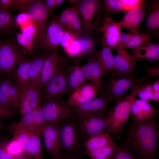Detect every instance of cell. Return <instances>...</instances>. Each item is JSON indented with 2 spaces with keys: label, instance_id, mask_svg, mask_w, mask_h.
<instances>
[{
  "label": "cell",
  "instance_id": "4fadbf2b",
  "mask_svg": "<svg viewBox=\"0 0 159 159\" xmlns=\"http://www.w3.org/2000/svg\"><path fill=\"white\" fill-rule=\"evenodd\" d=\"M21 91L12 77H4L0 85V105L11 110L19 108Z\"/></svg>",
  "mask_w": 159,
  "mask_h": 159
},
{
  "label": "cell",
  "instance_id": "9f6ffc18",
  "mask_svg": "<svg viewBox=\"0 0 159 159\" xmlns=\"http://www.w3.org/2000/svg\"><path fill=\"white\" fill-rule=\"evenodd\" d=\"M152 100L154 101L159 102V92H153V97Z\"/></svg>",
  "mask_w": 159,
  "mask_h": 159
},
{
  "label": "cell",
  "instance_id": "5b68a950",
  "mask_svg": "<svg viewBox=\"0 0 159 159\" xmlns=\"http://www.w3.org/2000/svg\"><path fill=\"white\" fill-rule=\"evenodd\" d=\"M110 74L107 81H102V90L100 92L107 97L110 103H117L124 97V96H127L128 90L135 85L144 82L143 77L136 79Z\"/></svg>",
  "mask_w": 159,
  "mask_h": 159
},
{
  "label": "cell",
  "instance_id": "f1b7e54d",
  "mask_svg": "<svg viewBox=\"0 0 159 159\" xmlns=\"http://www.w3.org/2000/svg\"><path fill=\"white\" fill-rule=\"evenodd\" d=\"M100 44L101 48L97 52V56L103 77L111 74L115 70L114 56L110 47L100 41Z\"/></svg>",
  "mask_w": 159,
  "mask_h": 159
},
{
  "label": "cell",
  "instance_id": "484cf974",
  "mask_svg": "<svg viewBox=\"0 0 159 159\" xmlns=\"http://www.w3.org/2000/svg\"><path fill=\"white\" fill-rule=\"evenodd\" d=\"M31 58L26 56L19 63L11 77L14 82L22 90L31 85L29 69Z\"/></svg>",
  "mask_w": 159,
  "mask_h": 159
},
{
  "label": "cell",
  "instance_id": "ba28073f",
  "mask_svg": "<svg viewBox=\"0 0 159 159\" xmlns=\"http://www.w3.org/2000/svg\"><path fill=\"white\" fill-rule=\"evenodd\" d=\"M40 105L48 124H59L70 118L72 113L67 102L61 98L45 100L41 102Z\"/></svg>",
  "mask_w": 159,
  "mask_h": 159
},
{
  "label": "cell",
  "instance_id": "e575fe53",
  "mask_svg": "<svg viewBox=\"0 0 159 159\" xmlns=\"http://www.w3.org/2000/svg\"><path fill=\"white\" fill-rule=\"evenodd\" d=\"M42 134H32L27 152L35 159H44L41 143Z\"/></svg>",
  "mask_w": 159,
  "mask_h": 159
},
{
  "label": "cell",
  "instance_id": "8fae6325",
  "mask_svg": "<svg viewBox=\"0 0 159 159\" xmlns=\"http://www.w3.org/2000/svg\"><path fill=\"white\" fill-rule=\"evenodd\" d=\"M67 68L65 64L42 88L41 102L47 100L61 98L68 93Z\"/></svg>",
  "mask_w": 159,
  "mask_h": 159
},
{
  "label": "cell",
  "instance_id": "f907efd6",
  "mask_svg": "<svg viewBox=\"0 0 159 159\" xmlns=\"http://www.w3.org/2000/svg\"><path fill=\"white\" fill-rule=\"evenodd\" d=\"M13 0H0V10L10 12L11 10Z\"/></svg>",
  "mask_w": 159,
  "mask_h": 159
},
{
  "label": "cell",
  "instance_id": "7bdbcfd3",
  "mask_svg": "<svg viewBox=\"0 0 159 159\" xmlns=\"http://www.w3.org/2000/svg\"><path fill=\"white\" fill-rule=\"evenodd\" d=\"M77 37L72 32L65 29L60 45L63 49L68 47Z\"/></svg>",
  "mask_w": 159,
  "mask_h": 159
},
{
  "label": "cell",
  "instance_id": "8d00e7d4",
  "mask_svg": "<svg viewBox=\"0 0 159 159\" xmlns=\"http://www.w3.org/2000/svg\"><path fill=\"white\" fill-rule=\"evenodd\" d=\"M117 146L114 143L97 150L84 152L91 159H109L113 154Z\"/></svg>",
  "mask_w": 159,
  "mask_h": 159
},
{
  "label": "cell",
  "instance_id": "e0dca14e",
  "mask_svg": "<svg viewBox=\"0 0 159 159\" xmlns=\"http://www.w3.org/2000/svg\"><path fill=\"white\" fill-rule=\"evenodd\" d=\"M58 124L47 123L42 131L45 148L52 159L62 153Z\"/></svg>",
  "mask_w": 159,
  "mask_h": 159
},
{
  "label": "cell",
  "instance_id": "681fc988",
  "mask_svg": "<svg viewBox=\"0 0 159 159\" xmlns=\"http://www.w3.org/2000/svg\"><path fill=\"white\" fill-rule=\"evenodd\" d=\"M16 112L14 110L8 109L0 105V118L9 119L14 117Z\"/></svg>",
  "mask_w": 159,
  "mask_h": 159
},
{
  "label": "cell",
  "instance_id": "ac0fdd59",
  "mask_svg": "<svg viewBox=\"0 0 159 159\" xmlns=\"http://www.w3.org/2000/svg\"><path fill=\"white\" fill-rule=\"evenodd\" d=\"M65 59L57 50L50 52L44 63L41 75L42 89L65 65Z\"/></svg>",
  "mask_w": 159,
  "mask_h": 159
},
{
  "label": "cell",
  "instance_id": "d4e9b609",
  "mask_svg": "<svg viewBox=\"0 0 159 159\" xmlns=\"http://www.w3.org/2000/svg\"><path fill=\"white\" fill-rule=\"evenodd\" d=\"M158 109L152 106L150 103L136 98L131 107V112L135 122H146L158 113Z\"/></svg>",
  "mask_w": 159,
  "mask_h": 159
},
{
  "label": "cell",
  "instance_id": "d6a6232c",
  "mask_svg": "<svg viewBox=\"0 0 159 159\" xmlns=\"http://www.w3.org/2000/svg\"><path fill=\"white\" fill-rule=\"evenodd\" d=\"M113 138L105 132L92 136L82 144L84 151L97 150L114 143Z\"/></svg>",
  "mask_w": 159,
  "mask_h": 159
},
{
  "label": "cell",
  "instance_id": "6da1fadb",
  "mask_svg": "<svg viewBox=\"0 0 159 159\" xmlns=\"http://www.w3.org/2000/svg\"><path fill=\"white\" fill-rule=\"evenodd\" d=\"M158 140V126L154 116L146 122H135L128 132L126 147L140 159H155Z\"/></svg>",
  "mask_w": 159,
  "mask_h": 159
},
{
  "label": "cell",
  "instance_id": "b9f144b4",
  "mask_svg": "<svg viewBox=\"0 0 159 159\" xmlns=\"http://www.w3.org/2000/svg\"><path fill=\"white\" fill-rule=\"evenodd\" d=\"M8 141L7 140L0 141V159H13L14 156L9 153L7 149Z\"/></svg>",
  "mask_w": 159,
  "mask_h": 159
},
{
  "label": "cell",
  "instance_id": "680465c9",
  "mask_svg": "<svg viewBox=\"0 0 159 159\" xmlns=\"http://www.w3.org/2000/svg\"><path fill=\"white\" fill-rule=\"evenodd\" d=\"M78 0H69L68 1L70 3L73 4L78 1Z\"/></svg>",
  "mask_w": 159,
  "mask_h": 159
},
{
  "label": "cell",
  "instance_id": "5bb4252c",
  "mask_svg": "<svg viewBox=\"0 0 159 159\" xmlns=\"http://www.w3.org/2000/svg\"><path fill=\"white\" fill-rule=\"evenodd\" d=\"M121 28L117 22L109 16H104L100 25L99 24L94 33H101L102 37L100 41L116 50L118 47V40L121 32Z\"/></svg>",
  "mask_w": 159,
  "mask_h": 159
},
{
  "label": "cell",
  "instance_id": "6f0895ef",
  "mask_svg": "<svg viewBox=\"0 0 159 159\" xmlns=\"http://www.w3.org/2000/svg\"><path fill=\"white\" fill-rule=\"evenodd\" d=\"M8 129V127L5 125L3 122L0 119V130H7Z\"/></svg>",
  "mask_w": 159,
  "mask_h": 159
},
{
  "label": "cell",
  "instance_id": "ee69618b",
  "mask_svg": "<svg viewBox=\"0 0 159 159\" xmlns=\"http://www.w3.org/2000/svg\"><path fill=\"white\" fill-rule=\"evenodd\" d=\"M145 75L143 77L145 81H149L153 77L159 75V67H153L146 66L145 67Z\"/></svg>",
  "mask_w": 159,
  "mask_h": 159
},
{
  "label": "cell",
  "instance_id": "91938a15",
  "mask_svg": "<svg viewBox=\"0 0 159 159\" xmlns=\"http://www.w3.org/2000/svg\"><path fill=\"white\" fill-rule=\"evenodd\" d=\"M4 76L3 75L1 74L0 75V84L1 82V80H2L3 78L4 77Z\"/></svg>",
  "mask_w": 159,
  "mask_h": 159
},
{
  "label": "cell",
  "instance_id": "f546056e",
  "mask_svg": "<svg viewBox=\"0 0 159 159\" xmlns=\"http://www.w3.org/2000/svg\"><path fill=\"white\" fill-rule=\"evenodd\" d=\"M131 54L136 61L145 59L155 61L159 59V44L158 42H151L133 49H130Z\"/></svg>",
  "mask_w": 159,
  "mask_h": 159
},
{
  "label": "cell",
  "instance_id": "d6986e66",
  "mask_svg": "<svg viewBox=\"0 0 159 159\" xmlns=\"http://www.w3.org/2000/svg\"><path fill=\"white\" fill-rule=\"evenodd\" d=\"M65 29L72 32L77 37L84 35V31L80 16L73 7L66 9L56 17Z\"/></svg>",
  "mask_w": 159,
  "mask_h": 159
},
{
  "label": "cell",
  "instance_id": "3957f363",
  "mask_svg": "<svg viewBox=\"0 0 159 159\" xmlns=\"http://www.w3.org/2000/svg\"><path fill=\"white\" fill-rule=\"evenodd\" d=\"M108 112L107 110L95 113H72L71 117L83 143L92 136L106 132Z\"/></svg>",
  "mask_w": 159,
  "mask_h": 159
},
{
  "label": "cell",
  "instance_id": "9a60e30c",
  "mask_svg": "<svg viewBox=\"0 0 159 159\" xmlns=\"http://www.w3.org/2000/svg\"><path fill=\"white\" fill-rule=\"evenodd\" d=\"M114 56L115 70L111 74L115 75L134 78L133 72L136 61L126 48L119 46Z\"/></svg>",
  "mask_w": 159,
  "mask_h": 159
},
{
  "label": "cell",
  "instance_id": "bcb514c9",
  "mask_svg": "<svg viewBox=\"0 0 159 159\" xmlns=\"http://www.w3.org/2000/svg\"><path fill=\"white\" fill-rule=\"evenodd\" d=\"M7 149L9 153L14 156L19 154L23 151L20 146L15 140L8 143Z\"/></svg>",
  "mask_w": 159,
  "mask_h": 159
},
{
  "label": "cell",
  "instance_id": "83f0119b",
  "mask_svg": "<svg viewBox=\"0 0 159 159\" xmlns=\"http://www.w3.org/2000/svg\"><path fill=\"white\" fill-rule=\"evenodd\" d=\"M49 53L39 54L31 58L29 69L31 85L40 92L42 90L41 78L42 69Z\"/></svg>",
  "mask_w": 159,
  "mask_h": 159
},
{
  "label": "cell",
  "instance_id": "60d3db41",
  "mask_svg": "<svg viewBox=\"0 0 159 159\" xmlns=\"http://www.w3.org/2000/svg\"><path fill=\"white\" fill-rule=\"evenodd\" d=\"M109 159H139L126 146H117L112 155Z\"/></svg>",
  "mask_w": 159,
  "mask_h": 159
},
{
  "label": "cell",
  "instance_id": "9c48e42d",
  "mask_svg": "<svg viewBox=\"0 0 159 159\" xmlns=\"http://www.w3.org/2000/svg\"><path fill=\"white\" fill-rule=\"evenodd\" d=\"M101 1L78 0L73 4L80 18L85 34L92 35L95 33L99 22L94 21L95 16L99 15Z\"/></svg>",
  "mask_w": 159,
  "mask_h": 159
},
{
  "label": "cell",
  "instance_id": "836d02e7",
  "mask_svg": "<svg viewBox=\"0 0 159 159\" xmlns=\"http://www.w3.org/2000/svg\"><path fill=\"white\" fill-rule=\"evenodd\" d=\"M155 80L150 82L142 81L137 83L130 89V91H136L140 100L149 103L152 100L153 90L152 84Z\"/></svg>",
  "mask_w": 159,
  "mask_h": 159
},
{
  "label": "cell",
  "instance_id": "30bf717a",
  "mask_svg": "<svg viewBox=\"0 0 159 159\" xmlns=\"http://www.w3.org/2000/svg\"><path fill=\"white\" fill-rule=\"evenodd\" d=\"M19 11L26 14L32 21L35 29L34 39L38 37L47 26L50 15L44 1L34 0L32 4L22 8Z\"/></svg>",
  "mask_w": 159,
  "mask_h": 159
},
{
  "label": "cell",
  "instance_id": "8992f818",
  "mask_svg": "<svg viewBox=\"0 0 159 159\" xmlns=\"http://www.w3.org/2000/svg\"><path fill=\"white\" fill-rule=\"evenodd\" d=\"M58 125L62 153L78 155L82 150L83 143L71 117Z\"/></svg>",
  "mask_w": 159,
  "mask_h": 159
},
{
  "label": "cell",
  "instance_id": "ab89813d",
  "mask_svg": "<svg viewBox=\"0 0 159 159\" xmlns=\"http://www.w3.org/2000/svg\"><path fill=\"white\" fill-rule=\"evenodd\" d=\"M16 38L19 46L21 45L28 52H32L34 43V34L22 32L17 34Z\"/></svg>",
  "mask_w": 159,
  "mask_h": 159
},
{
  "label": "cell",
  "instance_id": "44dd1931",
  "mask_svg": "<svg viewBox=\"0 0 159 159\" xmlns=\"http://www.w3.org/2000/svg\"><path fill=\"white\" fill-rule=\"evenodd\" d=\"M41 99V92L32 85L22 89L19 108L21 117L39 106Z\"/></svg>",
  "mask_w": 159,
  "mask_h": 159
},
{
  "label": "cell",
  "instance_id": "7a4b0ae2",
  "mask_svg": "<svg viewBox=\"0 0 159 159\" xmlns=\"http://www.w3.org/2000/svg\"><path fill=\"white\" fill-rule=\"evenodd\" d=\"M130 93L115 104L109 111L106 132L110 135L119 137L127 124L132 105L138 96L136 91L130 92Z\"/></svg>",
  "mask_w": 159,
  "mask_h": 159
},
{
  "label": "cell",
  "instance_id": "7c38bea8",
  "mask_svg": "<svg viewBox=\"0 0 159 159\" xmlns=\"http://www.w3.org/2000/svg\"><path fill=\"white\" fill-rule=\"evenodd\" d=\"M96 40L92 35L84 34L77 37L67 47L63 49L65 54L69 58L77 59L87 56L88 57L96 54Z\"/></svg>",
  "mask_w": 159,
  "mask_h": 159
},
{
  "label": "cell",
  "instance_id": "1f68e13d",
  "mask_svg": "<svg viewBox=\"0 0 159 159\" xmlns=\"http://www.w3.org/2000/svg\"><path fill=\"white\" fill-rule=\"evenodd\" d=\"M9 129L14 140L19 144L23 151L27 152L32 134L19 122L11 123Z\"/></svg>",
  "mask_w": 159,
  "mask_h": 159
},
{
  "label": "cell",
  "instance_id": "ffe728a7",
  "mask_svg": "<svg viewBox=\"0 0 159 159\" xmlns=\"http://www.w3.org/2000/svg\"><path fill=\"white\" fill-rule=\"evenodd\" d=\"M19 122L32 134L42 135L43 129L47 124L40 105L21 117Z\"/></svg>",
  "mask_w": 159,
  "mask_h": 159
},
{
  "label": "cell",
  "instance_id": "4316f807",
  "mask_svg": "<svg viewBox=\"0 0 159 159\" xmlns=\"http://www.w3.org/2000/svg\"><path fill=\"white\" fill-rule=\"evenodd\" d=\"M147 16L145 22L146 29L148 34L157 37L159 33V1H151L146 4Z\"/></svg>",
  "mask_w": 159,
  "mask_h": 159
},
{
  "label": "cell",
  "instance_id": "f5cc1de1",
  "mask_svg": "<svg viewBox=\"0 0 159 159\" xmlns=\"http://www.w3.org/2000/svg\"><path fill=\"white\" fill-rule=\"evenodd\" d=\"M53 159H79V158L77 155L62 153Z\"/></svg>",
  "mask_w": 159,
  "mask_h": 159
},
{
  "label": "cell",
  "instance_id": "7dc6e473",
  "mask_svg": "<svg viewBox=\"0 0 159 159\" xmlns=\"http://www.w3.org/2000/svg\"><path fill=\"white\" fill-rule=\"evenodd\" d=\"M65 1V0H46L44 2L50 15L54 9L61 6Z\"/></svg>",
  "mask_w": 159,
  "mask_h": 159
},
{
  "label": "cell",
  "instance_id": "cb8c5ba5",
  "mask_svg": "<svg viewBox=\"0 0 159 159\" xmlns=\"http://www.w3.org/2000/svg\"><path fill=\"white\" fill-rule=\"evenodd\" d=\"M99 91L91 84L85 83L78 87L69 96L67 102L69 106L73 107L96 97Z\"/></svg>",
  "mask_w": 159,
  "mask_h": 159
},
{
  "label": "cell",
  "instance_id": "52a82bcc",
  "mask_svg": "<svg viewBox=\"0 0 159 159\" xmlns=\"http://www.w3.org/2000/svg\"><path fill=\"white\" fill-rule=\"evenodd\" d=\"M65 30L57 18H54L48 22L42 34L34 39L35 46L43 52L57 50Z\"/></svg>",
  "mask_w": 159,
  "mask_h": 159
},
{
  "label": "cell",
  "instance_id": "74e56055",
  "mask_svg": "<svg viewBox=\"0 0 159 159\" xmlns=\"http://www.w3.org/2000/svg\"><path fill=\"white\" fill-rule=\"evenodd\" d=\"M152 37L151 35L146 33L134 34L123 47L130 49L137 47L150 42Z\"/></svg>",
  "mask_w": 159,
  "mask_h": 159
},
{
  "label": "cell",
  "instance_id": "816d5d0a",
  "mask_svg": "<svg viewBox=\"0 0 159 159\" xmlns=\"http://www.w3.org/2000/svg\"><path fill=\"white\" fill-rule=\"evenodd\" d=\"M133 34H134L131 32L121 33L118 40V47H123Z\"/></svg>",
  "mask_w": 159,
  "mask_h": 159
},
{
  "label": "cell",
  "instance_id": "db71d44e",
  "mask_svg": "<svg viewBox=\"0 0 159 159\" xmlns=\"http://www.w3.org/2000/svg\"><path fill=\"white\" fill-rule=\"evenodd\" d=\"M13 159H35L28 153L23 151L14 156Z\"/></svg>",
  "mask_w": 159,
  "mask_h": 159
},
{
  "label": "cell",
  "instance_id": "f6af8a7d",
  "mask_svg": "<svg viewBox=\"0 0 159 159\" xmlns=\"http://www.w3.org/2000/svg\"><path fill=\"white\" fill-rule=\"evenodd\" d=\"M123 9L127 12L136 7L140 3V0H120Z\"/></svg>",
  "mask_w": 159,
  "mask_h": 159
},
{
  "label": "cell",
  "instance_id": "277c9868",
  "mask_svg": "<svg viewBox=\"0 0 159 159\" xmlns=\"http://www.w3.org/2000/svg\"><path fill=\"white\" fill-rule=\"evenodd\" d=\"M26 53L13 39H0V74L11 77L16 66Z\"/></svg>",
  "mask_w": 159,
  "mask_h": 159
},
{
  "label": "cell",
  "instance_id": "11a10c76",
  "mask_svg": "<svg viewBox=\"0 0 159 159\" xmlns=\"http://www.w3.org/2000/svg\"><path fill=\"white\" fill-rule=\"evenodd\" d=\"M153 91L159 92V80H155L152 84Z\"/></svg>",
  "mask_w": 159,
  "mask_h": 159
},
{
  "label": "cell",
  "instance_id": "2e32d148",
  "mask_svg": "<svg viewBox=\"0 0 159 159\" xmlns=\"http://www.w3.org/2000/svg\"><path fill=\"white\" fill-rule=\"evenodd\" d=\"M145 1L141 0L135 8L127 12L118 22L120 28L128 29L130 32L134 34L138 33L140 26L146 14Z\"/></svg>",
  "mask_w": 159,
  "mask_h": 159
},
{
  "label": "cell",
  "instance_id": "4dcf8cb0",
  "mask_svg": "<svg viewBox=\"0 0 159 159\" xmlns=\"http://www.w3.org/2000/svg\"><path fill=\"white\" fill-rule=\"evenodd\" d=\"M67 75L68 93L72 92L86 83L87 81L81 66L74 64L67 67Z\"/></svg>",
  "mask_w": 159,
  "mask_h": 159
},
{
  "label": "cell",
  "instance_id": "7402d4cb",
  "mask_svg": "<svg viewBox=\"0 0 159 159\" xmlns=\"http://www.w3.org/2000/svg\"><path fill=\"white\" fill-rule=\"evenodd\" d=\"M82 67L86 81L96 87L101 92L102 77L97 53L89 57L87 63Z\"/></svg>",
  "mask_w": 159,
  "mask_h": 159
},
{
  "label": "cell",
  "instance_id": "c3c4849f",
  "mask_svg": "<svg viewBox=\"0 0 159 159\" xmlns=\"http://www.w3.org/2000/svg\"><path fill=\"white\" fill-rule=\"evenodd\" d=\"M34 0H13L11 10H20L22 8L30 4Z\"/></svg>",
  "mask_w": 159,
  "mask_h": 159
},
{
  "label": "cell",
  "instance_id": "603a6c76",
  "mask_svg": "<svg viewBox=\"0 0 159 159\" xmlns=\"http://www.w3.org/2000/svg\"><path fill=\"white\" fill-rule=\"evenodd\" d=\"M110 103L107 97L102 94L100 97L90 99L80 104L72 107V113L81 114L95 113L107 110Z\"/></svg>",
  "mask_w": 159,
  "mask_h": 159
},
{
  "label": "cell",
  "instance_id": "d590c367",
  "mask_svg": "<svg viewBox=\"0 0 159 159\" xmlns=\"http://www.w3.org/2000/svg\"><path fill=\"white\" fill-rule=\"evenodd\" d=\"M102 13L105 15L114 13L127 12L123 9L119 0H104L101 1L100 6Z\"/></svg>",
  "mask_w": 159,
  "mask_h": 159
},
{
  "label": "cell",
  "instance_id": "f35d334b",
  "mask_svg": "<svg viewBox=\"0 0 159 159\" xmlns=\"http://www.w3.org/2000/svg\"><path fill=\"white\" fill-rule=\"evenodd\" d=\"M14 18L10 12L0 10V33L4 34L9 31L14 27Z\"/></svg>",
  "mask_w": 159,
  "mask_h": 159
}]
</instances>
